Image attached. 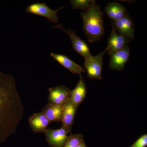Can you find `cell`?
I'll return each instance as SVG.
<instances>
[{"instance_id":"1","label":"cell","mask_w":147,"mask_h":147,"mask_svg":"<svg viewBox=\"0 0 147 147\" xmlns=\"http://www.w3.org/2000/svg\"><path fill=\"white\" fill-rule=\"evenodd\" d=\"M24 112L15 79L0 71V144L16 133Z\"/></svg>"},{"instance_id":"2","label":"cell","mask_w":147,"mask_h":147,"mask_svg":"<svg viewBox=\"0 0 147 147\" xmlns=\"http://www.w3.org/2000/svg\"><path fill=\"white\" fill-rule=\"evenodd\" d=\"M83 20V30L89 42L100 40L104 34L103 13L95 1L85 11L80 13Z\"/></svg>"},{"instance_id":"3","label":"cell","mask_w":147,"mask_h":147,"mask_svg":"<svg viewBox=\"0 0 147 147\" xmlns=\"http://www.w3.org/2000/svg\"><path fill=\"white\" fill-rule=\"evenodd\" d=\"M107 52V50L102 51L96 56H92L91 59L85 60L84 68L87 71V75L90 79L102 80V65L103 56Z\"/></svg>"},{"instance_id":"4","label":"cell","mask_w":147,"mask_h":147,"mask_svg":"<svg viewBox=\"0 0 147 147\" xmlns=\"http://www.w3.org/2000/svg\"><path fill=\"white\" fill-rule=\"evenodd\" d=\"M52 28L60 29L66 34L71 40L74 50L83 57L85 60L88 59L92 57L88 45L84 40L76 35L75 32L71 30L70 29L65 30L61 24H58Z\"/></svg>"},{"instance_id":"5","label":"cell","mask_w":147,"mask_h":147,"mask_svg":"<svg viewBox=\"0 0 147 147\" xmlns=\"http://www.w3.org/2000/svg\"><path fill=\"white\" fill-rule=\"evenodd\" d=\"M64 7L65 6H63L56 10H53L46 5L45 3H37L29 5L27 7L26 10L27 13L48 18L50 22L55 24L58 23L59 19L57 16L58 12Z\"/></svg>"},{"instance_id":"6","label":"cell","mask_w":147,"mask_h":147,"mask_svg":"<svg viewBox=\"0 0 147 147\" xmlns=\"http://www.w3.org/2000/svg\"><path fill=\"white\" fill-rule=\"evenodd\" d=\"M70 133L64 127L57 129L49 128L44 132L46 141L52 147H63Z\"/></svg>"},{"instance_id":"7","label":"cell","mask_w":147,"mask_h":147,"mask_svg":"<svg viewBox=\"0 0 147 147\" xmlns=\"http://www.w3.org/2000/svg\"><path fill=\"white\" fill-rule=\"evenodd\" d=\"M48 102L63 106L70 98L71 90L65 86L49 88Z\"/></svg>"},{"instance_id":"8","label":"cell","mask_w":147,"mask_h":147,"mask_svg":"<svg viewBox=\"0 0 147 147\" xmlns=\"http://www.w3.org/2000/svg\"><path fill=\"white\" fill-rule=\"evenodd\" d=\"M113 29L127 39L134 38V26L132 18L126 13L120 20L112 22Z\"/></svg>"},{"instance_id":"9","label":"cell","mask_w":147,"mask_h":147,"mask_svg":"<svg viewBox=\"0 0 147 147\" xmlns=\"http://www.w3.org/2000/svg\"><path fill=\"white\" fill-rule=\"evenodd\" d=\"M110 56L109 68L115 71H121L129 59L130 51L127 45Z\"/></svg>"},{"instance_id":"10","label":"cell","mask_w":147,"mask_h":147,"mask_svg":"<svg viewBox=\"0 0 147 147\" xmlns=\"http://www.w3.org/2000/svg\"><path fill=\"white\" fill-rule=\"evenodd\" d=\"M128 42L129 39L113 29L108 38L106 48L108 55H111L123 49L127 46Z\"/></svg>"},{"instance_id":"11","label":"cell","mask_w":147,"mask_h":147,"mask_svg":"<svg viewBox=\"0 0 147 147\" xmlns=\"http://www.w3.org/2000/svg\"><path fill=\"white\" fill-rule=\"evenodd\" d=\"M28 122L32 130L35 133H44L50 123L42 112L33 114L29 118Z\"/></svg>"},{"instance_id":"12","label":"cell","mask_w":147,"mask_h":147,"mask_svg":"<svg viewBox=\"0 0 147 147\" xmlns=\"http://www.w3.org/2000/svg\"><path fill=\"white\" fill-rule=\"evenodd\" d=\"M50 56L73 74H78L82 76V72H86L84 67L74 63L65 55L51 53Z\"/></svg>"},{"instance_id":"13","label":"cell","mask_w":147,"mask_h":147,"mask_svg":"<svg viewBox=\"0 0 147 147\" xmlns=\"http://www.w3.org/2000/svg\"><path fill=\"white\" fill-rule=\"evenodd\" d=\"M63 111L61 121L62 126L70 132L77 112V107L74 105L69 99L63 105Z\"/></svg>"},{"instance_id":"14","label":"cell","mask_w":147,"mask_h":147,"mask_svg":"<svg viewBox=\"0 0 147 147\" xmlns=\"http://www.w3.org/2000/svg\"><path fill=\"white\" fill-rule=\"evenodd\" d=\"M86 94L87 90L85 80L84 78L81 76L76 87L71 90L69 99L74 105L78 107L84 101Z\"/></svg>"},{"instance_id":"15","label":"cell","mask_w":147,"mask_h":147,"mask_svg":"<svg viewBox=\"0 0 147 147\" xmlns=\"http://www.w3.org/2000/svg\"><path fill=\"white\" fill-rule=\"evenodd\" d=\"M104 10L112 22L120 20L127 13L125 7L116 2L108 3Z\"/></svg>"},{"instance_id":"16","label":"cell","mask_w":147,"mask_h":147,"mask_svg":"<svg viewBox=\"0 0 147 147\" xmlns=\"http://www.w3.org/2000/svg\"><path fill=\"white\" fill-rule=\"evenodd\" d=\"M63 107L48 102L42 109V112L45 114L50 123L59 122L61 123Z\"/></svg>"},{"instance_id":"17","label":"cell","mask_w":147,"mask_h":147,"mask_svg":"<svg viewBox=\"0 0 147 147\" xmlns=\"http://www.w3.org/2000/svg\"><path fill=\"white\" fill-rule=\"evenodd\" d=\"M84 140V136L82 134H71L68 136L63 147H77Z\"/></svg>"},{"instance_id":"18","label":"cell","mask_w":147,"mask_h":147,"mask_svg":"<svg viewBox=\"0 0 147 147\" xmlns=\"http://www.w3.org/2000/svg\"><path fill=\"white\" fill-rule=\"evenodd\" d=\"M69 1L73 9H82V11H84L86 10L91 4L95 1L93 0H71Z\"/></svg>"},{"instance_id":"19","label":"cell","mask_w":147,"mask_h":147,"mask_svg":"<svg viewBox=\"0 0 147 147\" xmlns=\"http://www.w3.org/2000/svg\"><path fill=\"white\" fill-rule=\"evenodd\" d=\"M147 146V134L142 135L136 140L130 147H146Z\"/></svg>"},{"instance_id":"20","label":"cell","mask_w":147,"mask_h":147,"mask_svg":"<svg viewBox=\"0 0 147 147\" xmlns=\"http://www.w3.org/2000/svg\"><path fill=\"white\" fill-rule=\"evenodd\" d=\"M77 147H87L86 145L85 144L84 140Z\"/></svg>"}]
</instances>
